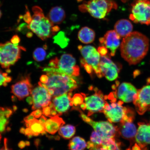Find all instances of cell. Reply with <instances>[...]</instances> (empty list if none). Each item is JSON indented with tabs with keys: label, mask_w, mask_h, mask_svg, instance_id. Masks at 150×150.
Wrapping results in <instances>:
<instances>
[{
	"label": "cell",
	"mask_w": 150,
	"mask_h": 150,
	"mask_svg": "<svg viewBox=\"0 0 150 150\" xmlns=\"http://www.w3.org/2000/svg\"><path fill=\"white\" fill-rule=\"evenodd\" d=\"M43 71L46 74L41 76L38 83L48 89L52 98L72 92L78 87L74 76L49 67L44 68Z\"/></svg>",
	"instance_id": "obj_1"
},
{
	"label": "cell",
	"mask_w": 150,
	"mask_h": 150,
	"mask_svg": "<svg viewBox=\"0 0 150 150\" xmlns=\"http://www.w3.org/2000/svg\"><path fill=\"white\" fill-rule=\"evenodd\" d=\"M149 43V38L143 34L133 32L122 41L120 46L122 57L129 65L137 64L147 54Z\"/></svg>",
	"instance_id": "obj_2"
},
{
	"label": "cell",
	"mask_w": 150,
	"mask_h": 150,
	"mask_svg": "<svg viewBox=\"0 0 150 150\" xmlns=\"http://www.w3.org/2000/svg\"><path fill=\"white\" fill-rule=\"evenodd\" d=\"M32 11L33 14L28 27L39 38L43 40H46L59 30V26H54L48 17L45 16L41 7L35 6L33 7Z\"/></svg>",
	"instance_id": "obj_3"
},
{
	"label": "cell",
	"mask_w": 150,
	"mask_h": 150,
	"mask_svg": "<svg viewBox=\"0 0 150 150\" xmlns=\"http://www.w3.org/2000/svg\"><path fill=\"white\" fill-rule=\"evenodd\" d=\"M82 56L81 63L86 71L89 74L94 71L99 78L103 77L99 67L100 55L94 47L87 45L78 47Z\"/></svg>",
	"instance_id": "obj_4"
},
{
	"label": "cell",
	"mask_w": 150,
	"mask_h": 150,
	"mask_svg": "<svg viewBox=\"0 0 150 150\" xmlns=\"http://www.w3.org/2000/svg\"><path fill=\"white\" fill-rule=\"evenodd\" d=\"M117 8V4L111 0H90L79 6L82 12H87L95 18L101 19L113 8Z\"/></svg>",
	"instance_id": "obj_5"
},
{
	"label": "cell",
	"mask_w": 150,
	"mask_h": 150,
	"mask_svg": "<svg viewBox=\"0 0 150 150\" xmlns=\"http://www.w3.org/2000/svg\"><path fill=\"white\" fill-rule=\"evenodd\" d=\"M25 50L24 47L11 42L0 43V65L8 70L20 59L22 51Z\"/></svg>",
	"instance_id": "obj_6"
},
{
	"label": "cell",
	"mask_w": 150,
	"mask_h": 150,
	"mask_svg": "<svg viewBox=\"0 0 150 150\" xmlns=\"http://www.w3.org/2000/svg\"><path fill=\"white\" fill-rule=\"evenodd\" d=\"M48 65L69 76L74 77L80 75L79 67L76 65V59L70 54H64L54 58L50 61Z\"/></svg>",
	"instance_id": "obj_7"
},
{
	"label": "cell",
	"mask_w": 150,
	"mask_h": 150,
	"mask_svg": "<svg viewBox=\"0 0 150 150\" xmlns=\"http://www.w3.org/2000/svg\"><path fill=\"white\" fill-rule=\"evenodd\" d=\"M130 19L134 23L150 24V0H136L132 4Z\"/></svg>",
	"instance_id": "obj_8"
},
{
	"label": "cell",
	"mask_w": 150,
	"mask_h": 150,
	"mask_svg": "<svg viewBox=\"0 0 150 150\" xmlns=\"http://www.w3.org/2000/svg\"><path fill=\"white\" fill-rule=\"evenodd\" d=\"M81 117L83 121L92 127L93 129L103 138H114L117 132V128L110 122L93 121L85 114L81 113Z\"/></svg>",
	"instance_id": "obj_9"
},
{
	"label": "cell",
	"mask_w": 150,
	"mask_h": 150,
	"mask_svg": "<svg viewBox=\"0 0 150 150\" xmlns=\"http://www.w3.org/2000/svg\"><path fill=\"white\" fill-rule=\"evenodd\" d=\"M31 95L33 110L49 106L52 103L51 95L48 89L40 83L33 89Z\"/></svg>",
	"instance_id": "obj_10"
},
{
	"label": "cell",
	"mask_w": 150,
	"mask_h": 150,
	"mask_svg": "<svg viewBox=\"0 0 150 150\" xmlns=\"http://www.w3.org/2000/svg\"><path fill=\"white\" fill-rule=\"evenodd\" d=\"M134 115V112L127 108L126 114L120 121L119 127L117 128V132L125 139L131 140L135 137L137 130L133 122Z\"/></svg>",
	"instance_id": "obj_11"
},
{
	"label": "cell",
	"mask_w": 150,
	"mask_h": 150,
	"mask_svg": "<svg viewBox=\"0 0 150 150\" xmlns=\"http://www.w3.org/2000/svg\"><path fill=\"white\" fill-rule=\"evenodd\" d=\"M123 104L121 100L110 104L106 103L103 112L110 122H119L122 120L127 110V108L122 106Z\"/></svg>",
	"instance_id": "obj_12"
},
{
	"label": "cell",
	"mask_w": 150,
	"mask_h": 150,
	"mask_svg": "<svg viewBox=\"0 0 150 150\" xmlns=\"http://www.w3.org/2000/svg\"><path fill=\"white\" fill-rule=\"evenodd\" d=\"M95 93L89 96H84L86 109L88 111V116L96 112H103L106 102L103 94L98 89H95Z\"/></svg>",
	"instance_id": "obj_13"
},
{
	"label": "cell",
	"mask_w": 150,
	"mask_h": 150,
	"mask_svg": "<svg viewBox=\"0 0 150 150\" xmlns=\"http://www.w3.org/2000/svg\"><path fill=\"white\" fill-rule=\"evenodd\" d=\"M133 103L137 112L140 115L150 111V84L138 90Z\"/></svg>",
	"instance_id": "obj_14"
},
{
	"label": "cell",
	"mask_w": 150,
	"mask_h": 150,
	"mask_svg": "<svg viewBox=\"0 0 150 150\" xmlns=\"http://www.w3.org/2000/svg\"><path fill=\"white\" fill-rule=\"evenodd\" d=\"M11 93L19 100L31 95L33 89L30 75L24 76L11 86Z\"/></svg>",
	"instance_id": "obj_15"
},
{
	"label": "cell",
	"mask_w": 150,
	"mask_h": 150,
	"mask_svg": "<svg viewBox=\"0 0 150 150\" xmlns=\"http://www.w3.org/2000/svg\"><path fill=\"white\" fill-rule=\"evenodd\" d=\"M99 67L103 77L105 76L108 80L112 81L117 78L119 69L110 59V55H100Z\"/></svg>",
	"instance_id": "obj_16"
},
{
	"label": "cell",
	"mask_w": 150,
	"mask_h": 150,
	"mask_svg": "<svg viewBox=\"0 0 150 150\" xmlns=\"http://www.w3.org/2000/svg\"><path fill=\"white\" fill-rule=\"evenodd\" d=\"M72 94V92L66 93L52 98L50 106L57 112L59 116L67 111L70 106L74 105Z\"/></svg>",
	"instance_id": "obj_17"
},
{
	"label": "cell",
	"mask_w": 150,
	"mask_h": 150,
	"mask_svg": "<svg viewBox=\"0 0 150 150\" xmlns=\"http://www.w3.org/2000/svg\"><path fill=\"white\" fill-rule=\"evenodd\" d=\"M24 123L26 128L21 129L20 132L25 134L28 138L44 135L46 133L44 125L35 118L30 120L24 122Z\"/></svg>",
	"instance_id": "obj_18"
},
{
	"label": "cell",
	"mask_w": 150,
	"mask_h": 150,
	"mask_svg": "<svg viewBox=\"0 0 150 150\" xmlns=\"http://www.w3.org/2000/svg\"><path fill=\"white\" fill-rule=\"evenodd\" d=\"M121 37L115 31H108L104 37L99 39L101 44L110 50V55H115L116 50L120 45Z\"/></svg>",
	"instance_id": "obj_19"
},
{
	"label": "cell",
	"mask_w": 150,
	"mask_h": 150,
	"mask_svg": "<svg viewBox=\"0 0 150 150\" xmlns=\"http://www.w3.org/2000/svg\"><path fill=\"white\" fill-rule=\"evenodd\" d=\"M137 92V90L132 84L123 82L118 87L117 95L121 101L128 103L134 101Z\"/></svg>",
	"instance_id": "obj_20"
},
{
	"label": "cell",
	"mask_w": 150,
	"mask_h": 150,
	"mask_svg": "<svg viewBox=\"0 0 150 150\" xmlns=\"http://www.w3.org/2000/svg\"><path fill=\"white\" fill-rule=\"evenodd\" d=\"M135 137L137 144L142 149L150 144V121L149 123H138Z\"/></svg>",
	"instance_id": "obj_21"
},
{
	"label": "cell",
	"mask_w": 150,
	"mask_h": 150,
	"mask_svg": "<svg viewBox=\"0 0 150 150\" xmlns=\"http://www.w3.org/2000/svg\"><path fill=\"white\" fill-rule=\"evenodd\" d=\"M120 143L116 141L114 138L103 139L100 145H97L91 141L87 143V147L90 150H121Z\"/></svg>",
	"instance_id": "obj_22"
},
{
	"label": "cell",
	"mask_w": 150,
	"mask_h": 150,
	"mask_svg": "<svg viewBox=\"0 0 150 150\" xmlns=\"http://www.w3.org/2000/svg\"><path fill=\"white\" fill-rule=\"evenodd\" d=\"M65 123L64 121L59 116H54L47 120L44 124L45 130L49 134H55Z\"/></svg>",
	"instance_id": "obj_23"
},
{
	"label": "cell",
	"mask_w": 150,
	"mask_h": 150,
	"mask_svg": "<svg viewBox=\"0 0 150 150\" xmlns=\"http://www.w3.org/2000/svg\"><path fill=\"white\" fill-rule=\"evenodd\" d=\"M114 28L120 36L125 38L132 32L133 26L129 20L121 19L116 22Z\"/></svg>",
	"instance_id": "obj_24"
},
{
	"label": "cell",
	"mask_w": 150,
	"mask_h": 150,
	"mask_svg": "<svg viewBox=\"0 0 150 150\" xmlns=\"http://www.w3.org/2000/svg\"><path fill=\"white\" fill-rule=\"evenodd\" d=\"M47 17L54 24H60L66 18L65 11L61 7H52L48 13Z\"/></svg>",
	"instance_id": "obj_25"
},
{
	"label": "cell",
	"mask_w": 150,
	"mask_h": 150,
	"mask_svg": "<svg viewBox=\"0 0 150 150\" xmlns=\"http://www.w3.org/2000/svg\"><path fill=\"white\" fill-rule=\"evenodd\" d=\"M95 33L93 29L89 27L82 28L79 32L78 38L81 42L84 44H89L95 40Z\"/></svg>",
	"instance_id": "obj_26"
},
{
	"label": "cell",
	"mask_w": 150,
	"mask_h": 150,
	"mask_svg": "<svg viewBox=\"0 0 150 150\" xmlns=\"http://www.w3.org/2000/svg\"><path fill=\"white\" fill-rule=\"evenodd\" d=\"M68 146L70 150H84L87 147V143L83 138L77 136L70 141Z\"/></svg>",
	"instance_id": "obj_27"
},
{
	"label": "cell",
	"mask_w": 150,
	"mask_h": 150,
	"mask_svg": "<svg viewBox=\"0 0 150 150\" xmlns=\"http://www.w3.org/2000/svg\"><path fill=\"white\" fill-rule=\"evenodd\" d=\"M76 127L72 125H67L62 126L60 128L59 134L65 139H70L76 133Z\"/></svg>",
	"instance_id": "obj_28"
},
{
	"label": "cell",
	"mask_w": 150,
	"mask_h": 150,
	"mask_svg": "<svg viewBox=\"0 0 150 150\" xmlns=\"http://www.w3.org/2000/svg\"><path fill=\"white\" fill-rule=\"evenodd\" d=\"M47 47L45 45L42 47H38L35 49L33 52V58L37 62L42 61L46 59L47 56L46 50Z\"/></svg>",
	"instance_id": "obj_29"
},
{
	"label": "cell",
	"mask_w": 150,
	"mask_h": 150,
	"mask_svg": "<svg viewBox=\"0 0 150 150\" xmlns=\"http://www.w3.org/2000/svg\"><path fill=\"white\" fill-rule=\"evenodd\" d=\"M54 42L59 45L60 46L64 47H66L68 44V40L65 37L64 33L63 32H60L54 38Z\"/></svg>",
	"instance_id": "obj_30"
},
{
	"label": "cell",
	"mask_w": 150,
	"mask_h": 150,
	"mask_svg": "<svg viewBox=\"0 0 150 150\" xmlns=\"http://www.w3.org/2000/svg\"><path fill=\"white\" fill-rule=\"evenodd\" d=\"M12 80V78L7 73L3 72L0 70V87L1 86L6 87Z\"/></svg>",
	"instance_id": "obj_31"
},
{
	"label": "cell",
	"mask_w": 150,
	"mask_h": 150,
	"mask_svg": "<svg viewBox=\"0 0 150 150\" xmlns=\"http://www.w3.org/2000/svg\"><path fill=\"white\" fill-rule=\"evenodd\" d=\"M91 141L97 145H100L103 142V139L95 131H93L91 136Z\"/></svg>",
	"instance_id": "obj_32"
},
{
	"label": "cell",
	"mask_w": 150,
	"mask_h": 150,
	"mask_svg": "<svg viewBox=\"0 0 150 150\" xmlns=\"http://www.w3.org/2000/svg\"><path fill=\"white\" fill-rule=\"evenodd\" d=\"M83 97L80 94H76L72 98L73 104L77 106L78 105H81L83 103Z\"/></svg>",
	"instance_id": "obj_33"
},
{
	"label": "cell",
	"mask_w": 150,
	"mask_h": 150,
	"mask_svg": "<svg viewBox=\"0 0 150 150\" xmlns=\"http://www.w3.org/2000/svg\"><path fill=\"white\" fill-rule=\"evenodd\" d=\"M23 19L26 23L28 25L30 23L32 20V16L29 11L28 10L26 11L25 14L22 16Z\"/></svg>",
	"instance_id": "obj_34"
},
{
	"label": "cell",
	"mask_w": 150,
	"mask_h": 150,
	"mask_svg": "<svg viewBox=\"0 0 150 150\" xmlns=\"http://www.w3.org/2000/svg\"><path fill=\"white\" fill-rule=\"evenodd\" d=\"M52 108L50 105L42 108L43 114L47 117H51Z\"/></svg>",
	"instance_id": "obj_35"
},
{
	"label": "cell",
	"mask_w": 150,
	"mask_h": 150,
	"mask_svg": "<svg viewBox=\"0 0 150 150\" xmlns=\"http://www.w3.org/2000/svg\"><path fill=\"white\" fill-rule=\"evenodd\" d=\"M104 46L99 47L98 51L101 56H105L107 54L108 51L107 49Z\"/></svg>",
	"instance_id": "obj_36"
},
{
	"label": "cell",
	"mask_w": 150,
	"mask_h": 150,
	"mask_svg": "<svg viewBox=\"0 0 150 150\" xmlns=\"http://www.w3.org/2000/svg\"><path fill=\"white\" fill-rule=\"evenodd\" d=\"M20 39L18 35H16L13 36L11 39V42L13 44L18 45L20 43Z\"/></svg>",
	"instance_id": "obj_37"
},
{
	"label": "cell",
	"mask_w": 150,
	"mask_h": 150,
	"mask_svg": "<svg viewBox=\"0 0 150 150\" xmlns=\"http://www.w3.org/2000/svg\"><path fill=\"white\" fill-rule=\"evenodd\" d=\"M34 117L36 118L40 117L42 116V110L40 109H37L31 112Z\"/></svg>",
	"instance_id": "obj_38"
},
{
	"label": "cell",
	"mask_w": 150,
	"mask_h": 150,
	"mask_svg": "<svg viewBox=\"0 0 150 150\" xmlns=\"http://www.w3.org/2000/svg\"><path fill=\"white\" fill-rule=\"evenodd\" d=\"M4 142V146L1 149H0V150H11L8 147V140L7 139L5 138Z\"/></svg>",
	"instance_id": "obj_39"
},
{
	"label": "cell",
	"mask_w": 150,
	"mask_h": 150,
	"mask_svg": "<svg viewBox=\"0 0 150 150\" xmlns=\"http://www.w3.org/2000/svg\"><path fill=\"white\" fill-rule=\"evenodd\" d=\"M47 119L46 117H44V116L42 115L40 117V119L39 120L43 124V125H44Z\"/></svg>",
	"instance_id": "obj_40"
},
{
	"label": "cell",
	"mask_w": 150,
	"mask_h": 150,
	"mask_svg": "<svg viewBox=\"0 0 150 150\" xmlns=\"http://www.w3.org/2000/svg\"><path fill=\"white\" fill-rule=\"evenodd\" d=\"M28 144H26L25 142H20L18 144L19 147L21 149H23V148L25 147L26 145H28Z\"/></svg>",
	"instance_id": "obj_41"
},
{
	"label": "cell",
	"mask_w": 150,
	"mask_h": 150,
	"mask_svg": "<svg viewBox=\"0 0 150 150\" xmlns=\"http://www.w3.org/2000/svg\"><path fill=\"white\" fill-rule=\"evenodd\" d=\"M142 149L137 144H136L132 148V150H142Z\"/></svg>",
	"instance_id": "obj_42"
},
{
	"label": "cell",
	"mask_w": 150,
	"mask_h": 150,
	"mask_svg": "<svg viewBox=\"0 0 150 150\" xmlns=\"http://www.w3.org/2000/svg\"><path fill=\"white\" fill-rule=\"evenodd\" d=\"M1 2H0V6H1ZM2 15V13L1 11V9H0V19H1V17Z\"/></svg>",
	"instance_id": "obj_43"
},
{
	"label": "cell",
	"mask_w": 150,
	"mask_h": 150,
	"mask_svg": "<svg viewBox=\"0 0 150 150\" xmlns=\"http://www.w3.org/2000/svg\"><path fill=\"white\" fill-rule=\"evenodd\" d=\"M2 138V136H1V134H0V142L1 141V139Z\"/></svg>",
	"instance_id": "obj_44"
},
{
	"label": "cell",
	"mask_w": 150,
	"mask_h": 150,
	"mask_svg": "<svg viewBox=\"0 0 150 150\" xmlns=\"http://www.w3.org/2000/svg\"><path fill=\"white\" fill-rule=\"evenodd\" d=\"M122 1L123 2H126L128 0H122Z\"/></svg>",
	"instance_id": "obj_45"
}]
</instances>
